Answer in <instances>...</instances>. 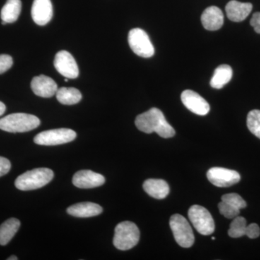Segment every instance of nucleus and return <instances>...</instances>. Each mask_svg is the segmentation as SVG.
I'll use <instances>...</instances> for the list:
<instances>
[{
    "label": "nucleus",
    "mask_w": 260,
    "mask_h": 260,
    "mask_svg": "<svg viewBox=\"0 0 260 260\" xmlns=\"http://www.w3.org/2000/svg\"><path fill=\"white\" fill-rule=\"evenodd\" d=\"M135 125L143 133H156L164 138H172L175 135V130L168 122L161 111L157 108H152L137 116Z\"/></svg>",
    "instance_id": "nucleus-1"
},
{
    "label": "nucleus",
    "mask_w": 260,
    "mask_h": 260,
    "mask_svg": "<svg viewBox=\"0 0 260 260\" xmlns=\"http://www.w3.org/2000/svg\"><path fill=\"white\" fill-rule=\"evenodd\" d=\"M41 121L37 116L25 113H15L0 119V129L8 133H26L37 129Z\"/></svg>",
    "instance_id": "nucleus-2"
},
{
    "label": "nucleus",
    "mask_w": 260,
    "mask_h": 260,
    "mask_svg": "<svg viewBox=\"0 0 260 260\" xmlns=\"http://www.w3.org/2000/svg\"><path fill=\"white\" fill-rule=\"evenodd\" d=\"M54 178V172L47 168L32 169L19 176L15 185L22 191L34 190L49 184Z\"/></svg>",
    "instance_id": "nucleus-3"
},
{
    "label": "nucleus",
    "mask_w": 260,
    "mask_h": 260,
    "mask_svg": "<svg viewBox=\"0 0 260 260\" xmlns=\"http://www.w3.org/2000/svg\"><path fill=\"white\" fill-rule=\"evenodd\" d=\"M139 240V229L133 222H121L116 225L113 240L116 249L121 251L129 250L135 247Z\"/></svg>",
    "instance_id": "nucleus-4"
},
{
    "label": "nucleus",
    "mask_w": 260,
    "mask_h": 260,
    "mask_svg": "<svg viewBox=\"0 0 260 260\" xmlns=\"http://www.w3.org/2000/svg\"><path fill=\"white\" fill-rule=\"evenodd\" d=\"M171 229L176 242L181 247L189 248L194 244V236L190 224L179 214L173 215L170 218Z\"/></svg>",
    "instance_id": "nucleus-5"
},
{
    "label": "nucleus",
    "mask_w": 260,
    "mask_h": 260,
    "mask_svg": "<svg viewBox=\"0 0 260 260\" xmlns=\"http://www.w3.org/2000/svg\"><path fill=\"white\" fill-rule=\"evenodd\" d=\"M188 216L196 230L202 235L208 236L215 232V222L211 214L201 205H192Z\"/></svg>",
    "instance_id": "nucleus-6"
},
{
    "label": "nucleus",
    "mask_w": 260,
    "mask_h": 260,
    "mask_svg": "<svg viewBox=\"0 0 260 260\" xmlns=\"http://www.w3.org/2000/svg\"><path fill=\"white\" fill-rule=\"evenodd\" d=\"M77 134L74 130L60 128L47 130L39 133L34 138V143L37 145L53 146L70 143L76 138Z\"/></svg>",
    "instance_id": "nucleus-7"
},
{
    "label": "nucleus",
    "mask_w": 260,
    "mask_h": 260,
    "mask_svg": "<svg viewBox=\"0 0 260 260\" xmlns=\"http://www.w3.org/2000/svg\"><path fill=\"white\" fill-rule=\"evenodd\" d=\"M128 42L132 50L137 55L150 58L155 54V49L147 32L143 29H132L128 35Z\"/></svg>",
    "instance_id": "nucleus-8"
},
{
    "label": "nucleus",
    "mask_w": 260,
    "mask_h": 260,
    "mask_svg": "<svg viewBox=\"0 0 260 260\" xmlns=\"http://www.w3.org/2000/svg\"><path fill=\"white\" fill-rule=\"evenodd\" d=\"M208 180L218 187H229L240 181V174L234 170L221 167H213L207 173Z\"/></svg>",
    "instance_id": "nucleus-9"
},
{
    "label": "nucleus",
    "mask_w": 260,
    "mask_h": 260,
    "mask_svg": "<svg viewBox=\"0 0 260 260\" xmlns=\"http://www.w3.org/2000/svg\"><path fill=\"white\" fill-rule=\"evenodd\" d=\"M54 64L58 73L68 79H75L79 75L78 64L68 51H59L54 58Z\"/></svg>",
    "instance_id": "nucleus-10"
},
{
    "label": "nucleus",
    "mask_w": 260,
    "mask_h": 260,
    "mask_svg": "<svg viewBox=\"0 0 260 260\" xmlns=\"http://www.w3.org/2000/svg\"><path fill=\"white\" fill-rule=\"evenodd\" d=\"M181 102L186 109L200 116H205L210 112V105L201 95L191 90H186L181 93Z\"/></svg>",
    "instance_id": "nucleus-11"
},
{
    "label": "nucleus",
    "mask_w": 260,
    "mask_h": 260,
    "mask_svg": "<svg viewBox=\"0 0 260 260\" xmlns=\"http://www.w3.org/2000/svg\"><path fill=\"white\" fill-rule=\"evenodd\" d=\"M105 178L102 174L90 170L79 171L73 178V184L80 189H90L102 186Z\"/></svg>",
    "instance_id": "nucleus-12"
},
{
    "label": "nucleus",
    "mask_w": 260,
    "mask_h": 260,
    "mask_svg": "<svg viewBox=\"0 0 260 260\" xmlns=\"http://www.w3.org/2000/svg\"><path fill=\"white\" fill-rule=\"evenodd\" d=\"M32 92L42 98H51L56 95L58 90L57 84L54 80L46 75H39L32 78L30 84Z\"/></svg>",
    "instance_id": "nucleus-13"
},
{
    "label": "nucleus",
    "mask_w": 260,
    "mask_h": 260,
    "mask_svg": "<svg viewBox=\"0 0 260 260\" xmlns=\"http://www.w3.org/2000/svg\"><path fill=\"white\" fill-rule=\"evenodd\" d=\"M32 20L37 25H45L53 17L51 0H34L31 8Z\"/></svg>",
    "instance_id": "nucleus-14"
},
{
    "label": "nucleus",
    "mask_w": 260,
    "mask_h": 260,
    "mask_svg": "<svg viewBox=\"0 0 260 260\" xmlns=\"http://www.w3.org/2000/svg\"><path fill=\"white\" fill-rule=\"evenodd\" d=\"M201 21L206 30H218L223 25V12L218 7H209V8H206L202 14Z\"/></svg>",
    "instance_id": "nucleus-15"
},
{
    "label": "nucleus",
    "mask_w": 260,
    "mask_h": 260,
    "mask_svg": "<svg viewBox=\"0 0 260 260\" xmlns=\"http://www.w3.org/2000/svg\"><path fill=\"white\" fill-rule=\"evenodd\" d=\"M251 3H240L232 0L225 6L228 18L234 22H242L245 20L252 10Z\"/></svg>",
    "instance_id": "nucleus-16"
},
{
    "label": "nucleus",
    "mask_w": 260,
    "mask_h": 260,
    "mask_svg": "<svg viewBox=\"0 0 260 260\" xmlns=\"http://www.w3.org/2000/svg\"><path fill=\"white\" fill-rule=\"evenodd\" d=\"M70 215L77 218H90L100 215L103 212V208L96 203L85 202L72 205L67 210Z\"/></svg>",
    "instance_id": "nucleus-17"
},
{
    "label": "nucleus",
    "mask_w": 260,
    "mask_h": 260,
    "mask_svg": "<svg viewBox=\"0 0 260 260\" xmlns=\"http://www.w3.org/2000/svg\"><path fill=\"white\" fill-rule=\"evenodd\" d=\"M143 189L152 198L162 200L169 194V186L162 179H150L145 181Z\"/></svg>",
    "instance_id": "nucleus-18"
},
{
    "label": "nucleus",
    "mask_w": 260,
    "mask_h": 260,
    "mask_svg": "<svg viewBox=\"0 0 260 260\" xmlns=\"http://www.w3.org/2000/svg\"><path fill=\"white\" fill-rule=\"evenodd\" d=\"M232 76V68L229 65H220L214 72L213 78L210 80V85L213 88L221 89L230 82Z\"/></svg>",
    "instance_id": "nucleus-19"
},
{
    "label": "nucleus",
    "mask_w": 260,
    "mask_h": 260,
    "mask_svg": "<svg viewBox=\"0 0 260 260\" xmlns=\"http://www.w3.org/2000/svg\"><path fill=\"white\" fill-rule=\"evenodd\" d=\"M22 3L20 0H8L1 10V18L6 23L16 21L21 13Z\"/></svg>",
    "instance_id": "nucleus-20"
},
{
    "label": "nucleus",
    "mask_w": 260,
    "mask_h": 260,
    "mask_svg": "<svg viewBox=\"0 0 260 260\" xmlns=\"http://www.w3.org/2000/svg\"><path fill=\"white\" fill-rule=\"evenodd\" d=\"M20 226L17 218H10L0 225V245L5 246L14 237Z\"/></svg>",
    "instance_id": "nucleus-21"
},
{
    "label": "nucleus",
    "mask_w": 260,
    "mask_h": 260,
    "mask_svg": "<svg viewBox=\"0 0 260 260\" xmlns=\"http://www.w3.org/2000/svg\"><path fill=\"white\" fill-rule=\"evenodd\" d=\"M56 96L58 102L63 105H74L79 103L82 99V94L79 90L65 87L58 89Z\"/></svg>",
    "instance_id": "nucleus-22"
},
{
    "label": "nucleus",
    "mask_w": 260,
    "mask_h": 260,
    "mask_svg": "<svg viewBox=\"0 0 260 260\" xmlns=\"http://www.w3.org/2000/svg\"><path fill=\"white\" fill-rule=\"evenodd\" d=\"M246 225V219L243 217L237 216L231 223L229 230V237L239 238L245 235Z\"/></svg>",
    "instance_id": "nucleus-23"
},
{
    "label": "nucleus",
    "mask_w": 260,
    "mask_h": 260,
    "mask_svg": "<svg viewBox=\"0 0 260 260\" xmlns=\"http://www.w3.org/2000/svg\"><path fill=\"white\" fill-rule=\"evenodd\" d=\"M248 129L260 139V110H252L248 114L246 120Z\"/></svg>",
    "instance_id": "nucleus-24"
},
{
    "label": "nucleus",
    "mask_w": 260,
    "mask_h": 260,
    "mask_svg": "<svg viewBox=\"0 0 260 260\" xmlns=\"http://www.w3.org/2000/svg\"><path fill=\"white\" fill-rule=\"evenodd\" d=\"M221 200L222 201L225 202L239 210L245 208L246 207V202L240 195L237 193H231V194L223 195L222 196Z\"/></svg>",
    "instance_id": "nucleus-25"
},
{
    "label": "nucleus",
    "mask_w": 260,
    "mask_h": 260,
    "mask_svg": "<svg viewBox=\"0 0 260 260\" xmlns=\"http://www.w3.org/2000/svg\"><path fill=\"white\" fill-rule=\"evenodd\" d=\"M218 209L221 215L229 219H234L240 213V210L223 201L219 203Z\"/></svg>",
    "instance_id": "nucleus-26"
},
{
    "label": "nucleus",
    "mask_w": 260,
    "mask_h": 260,
    "mask_svg": "<svg viewBox=\"0 0 260 260\" xmlns=\"http://www.w3.org/2000/svg\"><path fill=\"white\" fill-rule=\"evenodd\" d=\"M13 60L11 56L8 54L0 55V74L5 73L13 66Z\"/></svg>",
    "instance_id": "nucleus-27"
},
{
    "label": "nucleus",
    "mask_w": 260,
    "mask_h": 260,
    "mask_svg": "<svg viewBox=\"0 0 260 260\" xmlns=\"http://www.w3.org/2000/svg\"><path fill=\"white\" fill-rule=\"evenodd\" d=\"M245 235L250 239H256L260 235V229L259 225L256 223H251L247 225L246 229Z\"/></svg>",
    "instance_id": "nucleus-28"
},
{
    "label": "nucleus",
    "mask_w": 260,
    "mask_h": 260,
    "mask_svg": "<svg viewBox=\"0 0 260 260\" xmlns=\"http://www.w3.org/2000/svg\"><path fill=\"white\" fill-rule=\"evenodd\" d=\"M10 169H11V164L10 160L4 157L0 156V177L8 174Z\"/></svg>",
    "instance_id": "nucleus-29"
},
{
    "label": "nucleus",
    "mask_w": 260,
    "mask_h": 260,
    "mask_svg": "<svg viewBox=\"0 0 260 260\" xmlns=\"http://www.w3.org/2000/svg\"><path fill=\"white\" fill-rule=\"evenodd\" d=\"M251 26L257 34H260V12L254 13L250 20Z\"/></svg>",
    "instance_id": "nucleus-30"
},
{
    "label": "nucleus",
    "mask_w": 260,
    "mask_h": 260,
    "mask_svg": "<svg viewBox=\"0 0 260 260\" xmlns=\"http://www.w3.org/2000/svg\"><path fill=\"white\" fill-rule=\"evenodd\" d=\"M6 111V107L3 102H0V116H3Z\"/></svg>",
    "instance_id": "nucleus-31"
},
{
    "label": "nucleus",
    "mask_w": 260,
    "mask_h": 260,
    "mask_svg": "<svg viewBox=\"0 0 260 260\" xmlns=\"http://www.w3.org/2000/svg\"><path fill=\"white\" fill-rule=\"evenodd\" d=\"M18 258L16 256H11L9 258H8V260H18Z\"/></svg>",
    "instance_id": "nucleus-32"
},
{
    "label": "nucleus",
    "mask_w": 260,
    "mask_h": 260,
    "mask_svg": "<svg viewBox=\"0 0 260 260\" xmlns=\"http://www.w3.org/2000/svg\"><path fill=\"white\" fill-rule=\"evenodd\" d=\"M65 82H68V78H65Z\"/></svg>",
    "instance_id": "nucleus-33"
},
{
    "label": "nucleus",
    "mask_w": 260,
    "mask_h": 260,
    "mask_svg": "<svg viewBox=\"0 0 260 260\" xmlns=\"http://www.w3.org/2000/svg\"><path fill=\"white\" fill-rule=\"evenodd\" d=\"M212 239H213V240H215V237H212Z\"/></svg>",
    "instance_id": "nucleus-34"
}]
</instances>
